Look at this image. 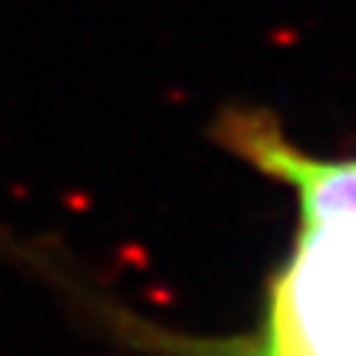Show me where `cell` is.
<instances>
[{
    "instance_id": "1",
    "label": "cell",
    "mask_w": 356,
    "mask_h": 356,
    "mask_svg": "<svg viewBox=\"0 0 356 356\" xmlns=\"http://www.w3.org/2000/svg\"><path fill=\"white\" fill-rule=\"evenodd\" d=\"M215 142L257 175L291 188L297 204L291 251L264 284L251 327L195 337L159 327L89 284L50 244L0 238V248L63 297L92 330L139 356H356V152L320 155L287 136L261 106H231Z\"/></svg>"
}]
</instances>
